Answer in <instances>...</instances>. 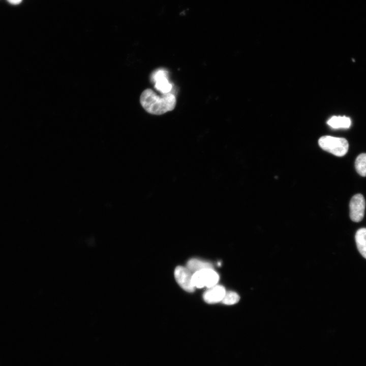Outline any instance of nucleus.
Segmentation results:
<instances>
[{"mask_svg":"<svg viewBox=\"0 0 366 366\" xmlns=\"http://www.w3.org/2000/svg\"><path fill=\"white\" fill-rule=\"evenodd\" d=\"M140 102L147 112L154 115H161L173 110L176 100L175 96L170 93L163 94L159 96L152 89L147 88L141 94Z\"/></svg>","mask_w":366,"mask_h":366,"instance_id":"f257e3e1","label":"nucleus"},{"mask_svg":"<svg viewBox=\"0 0 366 366\" xmlns=\"http://www.w3.org/2000/svg\"><path fill=\"white\" fill-rule=\"evenodd\" d=\"M318 144L322 149L338 157L345 155L349 148L348 142L345 138L331 136L320 137Z\"/></svg>","mask_w":366,"mask_h":366,"instance_id":"f03ea898","label":"nucleus"},{"mask_svg":"<svg viewBox=\"0 0 366 366\" xmlns=\"http://www.w3.org/2000/svg\"><path fill=\"white\" fill-rule=\"evenodd\" d=\"M350 217L355 222L361 221L364 215L365 201L364 197L360 194L354 195L350 202Z\"/></svg>","mask_w":366,"mask_h":366,"instance_id":"7ed1b4c3","label":"nucleus"},{"mask_svg":"<svg viewBox=\"0 0 366 366\" xmlns=\"http://www.w3.org/2000/svg\"><path fill=\"white\" fill-rule=\"evenodd\" d=\"M192 275L187 267L178 266L175 269L174 277L177 283L181 288L189 292L195 291V287L192 282Z\"/></svg>","mask_w":366,"mask_h":366,"instance_id":"20e7f679","label":"nucleus"},{"mask_svg":"<svg viewBox=\"0 0 366 366\" xmlns=\"http://www.w3.org/2000/svg\"><path fill=\"white\" fill-rule=\"evenodd\" d=\"M168 72L163 70H159L153 73L151 78L155 82V88L163 94L169 93L172 89V85L167 79Z\"/></svg>","mask_w":366,"mask_h":366,"instance_id":"39448f33","label":"nucleus"},{"mask_svg":"<svg viewBox=\"0 0 366 366\" xmlns=\"http://www.w3.org/2000/svg\"><path fill=\"white\" fill-rule=\"evenodd\" d=\"M208 289L203 294V299L208 303H215L221 301L226 290L225 288L220 285H215Z\"/></svg>","mask_w":366,"mask_h":366,"instance_id":"423d86ee","label":"nucleus"},{"mask_svg":"<svg viewBox=\"0 0 366 366\" xmlns=\"http://www.w3.org/2000/svg\"><path fill=\"white\" fill-rule=\"evenodd\" d=\"M200 271L204 286L209 288L218 283L219 276L214 269H204Z\"/></svg>","mask_w":366,"mask_h":366,"instance_id":"0eeeda50","label":"nucleus"},{"mask_svg":"<svg viewBox=\"0 0 366 366\" xmlns=\"http://www.w3.org/2000/svg\"><path fill=\"white\" fill-rule=\"evenodd\" d=\"M327 124L334 129L349 128L351 124L349 117L345 116H333L327 121Z\"/></svg>","mask_w":366,"mask_h":366,"instance_id":"6e6552de","label":"nucleus"},{"mask_svg":"<svg viewBox=\"0 0 366 366\" xmlns=\"http://www.w3.org/2000/svg\"><path fill=\"white\" fill-rule=\"evenodd\" d=\"M355 241L358 251L366 258V228L358 229L355 234Z\"/></svg>","mask_w":366,"mask_h":366,"instance_id":"1a4fd4ad","label":"nucleus"},{"mask_svg":"<svg viewBox=\"0 0 366 366\" xmlns=\"http://www.w3.org/2000/svg\"><path fill=\"white\" fill-rule=\"evenodd\" d=\"M187 267L191 272L193 273L204 269H213L214 268L210 263L201 261L196 258L191 259L189 260L187 262Z\"/></svg>","mask_w":366,"mask_h":366,"instance_id":"9d476101","label":"nucleus"},{"mask_svg":"<svg viewBox=\"0 0 366 366\" xmlns=\"http://www.w3.org/2000/svg\"><path fill=\"white\" fill-rule=\"evenodd\" d=\"M355 167L357 172L362 176H366V154L359 155L355 161Z\"/></svg>","mask_w":366,"mask_h":366,"instance_id":"9b49d317","label":"nucleus"},{"mask_svg":"<svg viewBox=\"0 0 366 366\" xmlns=\"http://www.w3.org/2000/svg\"><path fill=\"white\" fill-rule=\"evenodd\" d=\"M239 296L233 291H226L221 302L225 304L231 305L237 303L239 300Z\"/></svg>","mask_w":366,"mask_h":366,"instance_id":"f8f14e48","label":"nucleus"},{"mask_svg":"<svg viewBox=\"0 0 366 366\" xmlns=\"http://www.w3.org/2000/svg\"><path fill=\"white\" fill-rule=\"evenodd\" d=\"M10 4L17 5L20 3L22 0H7Z\"/></svg>","mask_w":366,"mask_h":366,"instance_id":"ddd939ff","label":"nucleus"}]
</instances>
